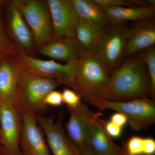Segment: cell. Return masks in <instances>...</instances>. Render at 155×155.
<instances>
[{
	"label": "cell",
	"instance_id": "obj_1",
	"mask_svg": "<svg viewBox=\"0 0 155 155\" xmlns=\"http://www.w3.org/2000/svg\"><path fill=\"white\" fill-rule=\"evenodd\" d=\"M150 95L149 76L140 55L125 56L110 74L101 99L120 102L149 97Z\"/></svg>",
	"mask_w": 155,
	"mask_h": 155
},
{
	"label": "cell",
	"instance_id": "obj_2",
	"mask_svg": "<svg viewBox=\"0 0 155 155\" xmlns=\"http://www.w3.org/2000/svg\"><path fill=\"white\" fill-rule=\"evenodd\" d=\"M19 64L18 81L12 105L22 114L41 115L47 108L44 103L45 97L60 83L37 75Z\"/></svg>",
	"mask_w": 155,
	"mask_h": 155
},
{
	"label": "cell",
	"instance_id": "obj_3",
	"mask_svg": "<svg viewBox=\"0 0 155 155\" xmlns=\"http://www.w3.org/2000/svg\"><path fill=\"white\" fill-rule=\"evenodd\" d=\"M110 74L97 54L87 53L77 61L75 78L70 87L91 104L101 99Z\"/></svg>",
	"mask_w": 155,
	"mask_h": 155
},
{
	"label": "cell",
	"instance_id": "obj_4",
	"mask_svg": "<svg viewBox=\"0 0 155 155\" xmlns=\"http://www.w3.org/2000/svg\"><path fill=\"white\" fill-rule=\"evenodd\" d=\"M30 28L38 50L54 38L52 23L47 1L12 0Z\"/></svg>",
	"mask_w": 155,
	"mask_h": 155
},
{
	"label": "cell",
	"instance_id": "obj_5",
	"mask_svg": "<svg viewBox=\"0 0 155 155\" xmlns=\"http://www.w3.org/2000/svg\"><path fill=\"white\" fill-rule=\"evenodd\" d=\"M90 104L101 110L110 109L125 115L135 131L147 129L155 123V100L149 97L120 102L99 99Z\"/></svg>",
	"mask_w": 155,
	"mask_h": 155
},
{
	"label": "cell",
	"instance_id": "obj_6",
	"mask_svg": "<svg viewBox=\"0 0 155 155\" xmlns=\"http://www.w3.org/2000/svg\"><path fill=\"white\" fill-rule=\"evenodd\" d=\"M16 58L23 67L41 77L57 81L60 84L70 87L75 78L77 61L62 64L53 61L35 58L20 49L17 51Z\"/></svg>",
	"mask_w": 155,
	"mask_h": 155
},
{
	"label": "cell",
	"instance_id": "obj_7",
	"mask_svg": "<svg viewBox=\"0 0 155 155\" xmlns=\"http://www.w3.org/2000/svg\"><path fill=\"white\" fill-rule=\"evenodd\" d=\"M22 114L12 104L0 102V144L6 155H22Z\"/></svg>",
	"mask_w": 155,
	"mask_h": 155
},
{
	"label": "cell",
	"instance_id": "obj_8",
	"mask_svg": "<svg viewBox=\"0 0 155 155\" xmlns=\"http://www.w3.org/2000/svg\"><path fill=\"white\" fill-rule=\"evenodd\" d=\"M127 25L115 24L106 31L96 54L111 73L124 57Z\"/></svg>",
	"mask_w": 155,
	"mask_h": 155
},
{
	"label": "cell",
	"instance_id": "obj_9",
	"mask_svg": "<svg viewBox=\"0 0 155 155\" xmlns=\"http://www.w3.org/2000/svg\"><path fill=\"white\" fill-rule=\"evenodd\" d=\"M64 114L61 112L57 122L47 117L36 115L39 126L47 140L53 155H81V150L70 139L63 126Z\"/></svg>",
	"mask_w": 155,
	"mask_h": 155
},
{
	"label": "cell",
	"instance_id": "obj_10",
	"mask_svg": "<svg viewBox=\"0 0 155 155\" xmlns=\"http://www.w3.org/2000/svg\"><path fill=\"white\" fill-rule=\"evenodd\" d=\"M6 5L5 28L12 41L20 49L31 53L35 50L32 34L22 13L13 1H7Z\"/></svg>",
	"mask_w": 155,
	"mask_h": 155
},
{
	"label": "cell",
	"instance_id": "obj_11",
	"mask_svg": "<svg viewBox=\"0 0 155 155\" xmlns=\"http://www.w3.org/2000/svg\"><path fill=\"white\" fill-rule=\"evenodd\" d=\"M54 38L75 37L79 18L71 0H47Z\"/></svg>",
	"mask_w": 155,
	"mask_h": 155
},
{
	"label": "cell",
	"instance_id": "obj_12",
	"mask_svg": "<svg viewBox=\"0 0 155 155\" xmlns=\"http://www.w3.org/2000/svg\"><path fill=\"white\" fill-rule=\"evenodd\" d=\"M155 45L154 17L133 22L127 26L124 57L139 55Z\"/></svg>",
	"mask_w": 155,
	"mask_h": 155
},
{
	"label": "cell",
	"instance_id": "obj_13",
	"mask_svg": "<svg viewBox=\"0 0 155 155\" xmlns=\"http://www.w3.org/2000/svg\"><path fill=\"white\" fill-rule=\"evenodd\" d=\"M22 127L20 148L25 155H50L44 132L39 126L36 116L22 114Z\"/></svg>",
	"mask_w": 155,
	"mask_h": 155
},
{
	"label": "cell",
	"instance_id": "obj_14",
	"mask_svg": "<svg viewBox=\"0 0 155 155\" xmlns=\"http://www.w3.org/2000/svg\"><path fill=\"white\" fill-rule=\"evenodd\" d=\"M67 109L70 114L69 121L66 124L67 135L81 150L90 147L88 127L95 112L82 102L75 107Z\"/></svg>",
	"mask_w": 155,
	"mask_h": 155
},
{
	"label": "cell",
	"instance_id": "obj_15",
	"mask_svg": "<svg viewBox=\"0 0 155 155\" xmlns=\"http://www.w3.org/2000/svg\"><path fill=\"white\" fill-rule=\"evenodd\" d=\"M42 55L66 63L77 61L88 53L75 37L54 38L38 50Z\"/></svg>",
	"mask_w": 155,
	"mask_h": 155
},
{
	"label": "cell",
	"instance_id": "obj_16",
	"mask_svg": "<svg viewBox=\"0 0 155 155\" xmlns=\"http://www.w3.org/2000/svg\"><path fill=\"white\" fill-rule=\"evenodd\" d=\"M101 114L94 113L88 127L90 145L99 155H121L122 148L115 144L106 130L105 122L101 119Z\"/></svg>",
	"mask_w": 155,
	"mask_h": 155
},
{
	"label": "cell",
	"instance_id": "obj_17",
	"mask_svg": "<svg viewBox=\"0 0 155 155\" xmlns=\"http://www.w3.org/2000/svg\"><path fill=\"white\" fill-rule=\"evenodd\" d=\"M71 1L81 21L101 30H107L113 25L104 9L94 0Z\"/></svg>",
	"mask_w": 155,
	"mask_h": 155
},
{
	"label": "cell",
	"instance_id": "obj_18",
	"mask_svg": "<svg viewBox=\"0 0 155 155\" xmlns=\"http://www.w3.org/2000/svg\"><path fill=\"white\" fill-rule=\"evenodd\" d=\"M15 54L6 58L0 63L1 103L12 104L18 81L19 67Z\"/></svg>",
	"mask_w": 155,
	"mask_h": 155
},
{
	"label": "cell",
	"instance_id": "obj_19",
	"mask_svg": "<svg viewBox=\"0 0 155 155\" xmlns=\"http://www.w3.org/2000/svg\"><path fill=\"white\" fill-rule=\"evenodd\" d=\"M103 9L112 25L125 23L127 21L134 22L150 19L154 17L155 14V7L153 6L110 7Z\"/></svg>",
	"mask_w": 155,
	"mask_h": 155
},
{
	"label": "cell",
	"instance_id": "obj_20",
	"mask_svg": "<svg viewBox=\"0 0 155 155\" xmlns=\"http://www.w3.org/2000/svg\"><path fill=\"white\" fill-rule=\"evenodd\" d=\"M107 30L94 28L79 20L75 38L87 52L95 54Z\"/></svg>",
	"mask_w": 155,
	"mask_h": 155
},
{
	"label": "cell",
	"instance_id": "obj_21",
	"mask_svg": "<svg viewBox=\"0 0 155 155\" xmlns=\"http://www.w3.org/2000/svg\"><path fill=\"white\" fill-rule=\"evenodd\" d=\"M16 46L7 34L5 22L0 14V63L16 54Z\"/></svg>",
	"mask_w": 155,
	"mask_h": 155
},
{
	"label": "cell",
	"instance_id": "obj_22",
	"mask_svg": "<svg viewBox=\"0 0 155 155\" xmlns=\"http://www.w3.org/2000/svg\"><path fill=\"white\" fill-rule=\"evenodd\" d=\"M101 8L110 7H155V0H94Z\"/></svg>",
	"mask_w": 155,
	"mask_h": 155
},
{
	"label": "cell",
	"instance_id": "obj_23",
	"mask_svg": "<svg viewBox=\"0 0 155 155\" xmlns=\"http://www.w3.org/2000/svg\"><path fill=\"white\" fill-rule=\"evenodd\" d=\"M140 55L146 66L149 76L151 84V98L155 100V46L147 50Z\"/></svg>",
	"mask_w": 155,
	"mask_h": 155
},
{
	"label": "cell",
	"instance_id": "obj_24",
	"mask_svg": "<svg viewBox=\"0 0 155 155\" xmlns=\"http://www.w3.org/2000/svg\"><path fill=\"white\" fill-rule=\"evenodd\" d=\"M125 149L130 155H143L144 138L133 136L127 142H123Z\"/></svg>",
	"mask_w": 155,
	"mask_h": 155
},
{
	"label": "cell",
	"instance_id": "obj_25",
	"mask_svg": "<svg viewBox=\"0 0 155 155\" xmlns=\"http://www.w3.org/2000/svg\"><path fill=\"white\" fill-rule=\"evenodd\" d=\"M62 94L63 103L67 105V107H75L81 103V97L71 89L64 88Z\"/></svg>",
	"mask_w": 155,
	"mask_h": 155
},
{
	"label": "cell",
	"instance_id": "obj_26",
	"mask_svg": "<svg viewBox=\"0 0 155 155\" xmlns=\"http://www.w3.org/2000/svg\"><path fill=\"white\" fill-rule=\"evenodd\" d=\"M44 103L46 106L60 107L63 103L62 93L53 90L50 92L45 97Z\"/></svg>",
	"mask_w": 155,
	"mask_h": 155
},
{
	"label": "cell",
	"instance_id": "obj_27",
	"mask_svg": "<svg viewBox=\"0 0 155 155\" xmlns=\"http://www.w3.org/2000/svg\"><path fill=\"white\" fill-rule=\"evenodd\" d=\"M105 128L108 134L111 137L117 138L122 134V127L114 124L111 121L106 122Z\"/></svg>",
	"mask_w": 155,
	"mask_h": 155
},
{
	"label": "cell",
	"instance_id": "obj_28",
	"mask_svg": "<svg viewBox=\"0 0 155 155\" xmlns=\"http://www.w3.org/2000/svg\"><path fill=\"white\" fill-rule=\"evenodd\" d=\"M155 153V141L153 139L144 138L143 155H153Z\"/></svg>",
	"mask_w": 155,
	"mask_h": 155
},
{
	"label": "cell",
	"instance_id": "obj_29",
	"mask_svg": "<svg viewBox=\"0 0 155 155\" xmlns=\"http://www.w3.org/2000/svg\"><path fill=\"white\" fill-rule=\"evenodd\" d=\"M110 121L122 127H124L127 122L126 116L119 113L113 114L111 116Z\"/></svg>",
	"mask_w": 155,
	"mask_h": 155
},
{
	"label": "cell",
	"instance_id": "obj_30",
	"mask_svg": "<svg viewBox=\"0 0 155 155\" xmlns=\"http://www.w3.org/2000/svg\"><path fill=\"white\" fill-rule=\"evenodd\" d=\"M81 155H99L91 148V147L81 151Z\"/></svg>",
	"mask_w": 155,
	"mask_h": 155
},
{
	"label": "cell",
	"instance_id": "obj_31",
	"mask_svg": "<svg viewBox=\"0 0 155 155\" xmlns=\"http://www.w3.org/2000/svg\"><path fill=\"white\" fill-rule=\"evenodd\" d=\"M122 154H121V155H130L128 153V152L126 150V149H125V145L124 144H122Z\"/></svg>",
	"mask_w": 155,
	"mask_h": 155
},
{
	"label": "cell",
	"instance_id": "obj_32",
	"mask_svg": "<svg viewBox=\"0 0 155 155\" xmlns=\"http://www.w3.org/2000/svg\"><path fill=\"white\" fill-rule=\"evenodd\" d=\"M0 155H6L5 150L1 144H0Z\"/></svg>",
	"mask_w": 155,
	"mask_h": 155
},
{
	"label": "cell",
	"instance_id": "obj_33",
	"mask_svg": "<svg viewBox=\"0 0 155 155\" xmlns=\"http://www.w3.org/2000/svg\"><path fill=\"white\" fill-rule=\"evenodd\" d=\"M7 2V1H5V0H0V7L2 6L5 5Z\"/></svg>",
	"mask_w": 155,
	"mask_h": 155
},
{
	"label": "cell",
	"instance_id": "obj_34",
	"mask_svg": "<svg viewBox=\"0 0 155 155\" xmlns=\"http://www.w3.org/2000/svg\"><path fill=\"white\" fill-rule=\"evenodd\" d=\"M22 155H24V154H23L22 153Z\"/></svg>",
	"mask_w": 155,
	"mask_h": 155
},
{
	"label": "cell",
	"instance_id": "obj_35",
	"mask_svg": "<svg viewBox=\"0 0 155 155\" xmlns=\"http://www.w3.org/2000/svg\"></svg>",
	"mask_w": 155,
	"mask_h": 155
}]
</instances>
